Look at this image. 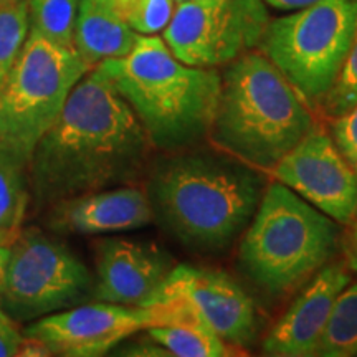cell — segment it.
I'll return each mask as SVG.
<instances>
[{
  "mask_svg": "<svg viewBox=\"0 0 357 357\" xmlns=\"http://www.w3.org/2000/svg\"><path fill=\"white\" fill-rule=\"evenodd\" d=\"M29 32V0H0V83L12 68Z\"/></svg>",
  "mask_w": 357,
  "mask_h": 357,
  "instance_id": "cell-21",
  "label": "cell"
},
{
  "mask_svg": "<svg viewBox=\"0 0 357 357\" xmlns=\"http://www.w3.org/2000/svg\"><path fill=\"white\" fill-rule=\"evenodd\" d=\"M314 128L306 98L261 52L227 65L208 137L231 158L271 171Z\"/></svg>",
  "mask_w": 357,
  "mask_h": 357,
  "instance_id": "cell-4",
  "label": "cell"
},
{
  "mask_svg": "<svg viewBox=\"0 0 357 357\" xmlns=\"http://www.w3.org/2000/svg\"><path fill=\"white\" fill-rule=\"evenodd\" d=\"M333 141L357 176V102L344 114L333 118Z\"/></svg>",
  "mask_w": 357,
  "mask_h": 357,
  "instance_id": "cell-24",
  "label": "cell"
},
{
  "mask_svg": "<svg viewBox=\"0 0 357 357\" xmlns=\"http://www.w3.org/2000/svg\"><path fill=\"white\" fill-rule=\"evenodd\" d=\"M93 288L86 265L68 247L26 229L10 245L0 307L15 323H26L86 303Z\"/></svg>",
  "mask_w": 357,
  "mask_h": 357,
  "instance_id": "cell-8",
  "label": "cell"
},
{
  "mask_svg": "<svg viewBox=\"0 0 357 357\" xmlns=\"http://www.w3.org/2000/svg\"><path fill=\"white\" fill-rule=\"evenodd\" d=\"M91 68L75 48L30 30L0 83V146L29 164L40 137L55 124L70 93Z\"/></svg>",
  "mask_w": 357,
  "mask_h": 357,
  "instance_id": "cell-6",
  "label": "cell"
},
{
  "mask_svg": "<svg viewBox=\"0 0 357 357\" xmlns=\"http://www.w3.org/2000/svg\"><path fill=\"white\" fill-rule=\"evenodd\" d=\"M321 108L329 118L344 114L357 102V24L352 37L351 48L344 63L341 66L336 82L326 95L321 98Z\"/></svg>",
  "mask_w": 357,
  "mask_h": 357,
  "instance_id": "cell-22",
  "label": "cell"
},
{
  "mask_svg": "<svg viewBox=\"0 0 357 357\" xmlns=\"http://www.w3.org/2000/svg\"><path fill=\"white\" fill-rule=\"evenodd\" d=\"M347 225H351V229L346 235L344 243L347 266H349L352 271H357V213Z\"/></svg>",
  "mask_w": 357,
  "mask_h": 357,
  "instance_id": "cell-27",
  "label": "cell"
},
{
  "mask_svg": "<svg viewBox=\"0 0 357 357\" xmlns=\"http://www.w3.org/2000/svg\"><path fill=\"white\" fill-rule=\"evenodd\" d=\"M189 318L194 316L176 300L155 301L147 306L82 303L35 319L24 336L40 339L52 356L100 357L134 334Z\"/></svg>",
  "mask_w": 357,
  "mask_h": 357,
  "instance_id": "cell-9",
  "label": "cell"
},
{
  "mask_svg": "<svg viewBox=\"0 0 357 357\" xmlns=\"http://www.w3.org/2000/svg\"><path fill=\"white\" fill-rule=\"evenodd\" d=\"M177 153L147 181L154 218L192 250H225L255 215L265 190L261 174L231 155L192 147Z\"/></svg>",
  "mask_w": 357,
  "mask_h": 357,
  "instance_id": "cell-2",
  "label": "cell"
},
{
  "mask_svg": "<svg viewBox=\"0 0 357 357\" xmlns=\"http://www.w3.org/2000/svg\"><path fill=\"white\" fill-rule=\"evenodd\" d=\"M176 2L178 3V2H184V0H176Z\"/></svg>",
  "mask_w": 357,
  "mask_h": 357,
  "instance_id": "cell-31",
  "label": "cell"
},
{
  "mask_svg": "<svg viewBox=\"0 0 357 357\" xmlns=\"http://www.w3.org/2000/svg\"><path fill=\"white\" fill-rule=\"evenodd\" d=\"M146 333L147 337L164 347L169 356L225 357L234 354L230 344L194 318L176 324L149 328Z\"/></svg>",
  "mask_w": 357,
  "mask_h": 357,
  "instance_id": "cell-17",
  "label": "cell"
},
{
  "mask_svg": "<svg viewBox=\"0 0 357 357\" xmlns=\"http://www.w3.org/2000/svg\"><path fill=\"white\" fill-rule=\"evenodd\" d=\"M176 7V0H131L128 22L137 35H158L171 24Z\"/></svg>",
  "mask_w": 357,
  "mask_h": 357,
  "instance_id": "cell-23",
  "label": "cell"
},
{
  "mask_svg": "<svg viewBox=\"0 0 357 357\" xmlns=\"http://www.w3.org/2000/svg\"><path fill=\"white\" fill-rule=\"evenodd\" d=\"M357 354V283L337 294L319 339L318 356L351 357Z\"/></svg>",
  "mask_w": 357,
  "mask_h": 357,
  "instance_id": "cell-19",
  "label": "cell"
},
{
  "mask_svg": "<svg viewBox=\"0 0 357 357\" xmlns=\"http://www.w3.org/2000/svg\"><path fill=\"white\" fill-rule=\"evenodd\" d=\"M319 2V0H265L266 6L276 8V10L283 12H293L300 10V8H305L307 6H312V3Z\"/></svg>",
  "mask_w": 357,
  "mask_h": 357,
  "instance_id": "cell-28",
  "label": "cell"
},
{
  "mask_svg": "<svg viewBox=\"0 0 357 357\" xmlns=\"http://www.w3.org/2000/svg\"><path fill=\"white\" fill-rule=\"evenodd\" d=\"M271 174L337 223L347 225L357 213V176L318 126L278 160Z\"/></svg>",
  "mask_w": 357,
  "mask_h": 357,
  "instance_id": "cell-11",
  "label": "cell"
},
{
  "mask_svg": "<svg viewBox=\"0 0 357 357\" xmlns=\"http://www.w3.org/2000/svg\"><path fill=\"white\" fill-rule=\"evenodd\" d=\"M351 276L342 263L319 268L298 294L284 316L263 341V354L273 357L318 356L319 339L337 294L349 284Z\"/></svg>",
  "mask_w": 357,
  "mask_h": 357,
  "instance_id": "cell-14",
  "label": "cell"
},
{
  "mask_svg": "<svg viewBox=\"0 0 357 357\" xmlns=\"http://www.w3.org/2000/svg\"><path fill=\"white\" fill-rule=\"evenodd\" d=\"M29 204V164L0 146V230L19 231Z\"/></svg>",
  "mask_w": 357,
  "mask_h": 357,
  "instance_id": "cell-18",
  "label": "cell"
},
{
  "mask_svg": "<svg viewBox=\"0 0 357 357\" xmlns=\"http://www.w3.org/2000/svg\"><path fill=\"white\" fill-rule=\"evenodd\" d=\"M24 334L19 331L15 321L0 307V357L17 356Z\"/></svg>",
  "mask_w": 357,
  "mask_h": 357,
  "instance_id": "cell-25",
  "label": "cell"
},
{
  "mask_svg": "<svg viewBox=\"0 0 357 357\" xmlns=\"http://www.w3.org/2000/svg\"><path fill=\"white\" fill-rule=\"evenodd\" d=\"M339 227L281 182L263 190L238 248L245 276L270 294L291 291L336 253Z\"/></svg>",
  "mask_w": 357,
  "mask_h": 357,
  "instance_id": "cell-5",
  "label": "cell"
},
{
  "mask_svg": "<svg viewBox=\"0 0 357 357\" xmlns=\"http://www.w3.org/2000/svg\"><path fill=\"white\" fill-rule=\"evenodd\" d=\"M155 149L129 102L93 66L70 93L55 124L29 160L30 197L37 208L144 176Z\"/></svg>",
  "mask_w": 357,
  "mask_h": 357,
  "instance_id": "cell-1",
  "label": "cell"
},
{
  "mask_svg": "<svg viewBox=\"0 0 357 357\" xmlns=\"http://www.w3.org/2000/svg\"><path fill=\"white\" fill-rule=\"evenodd\" d=\"M17 356L19 357H47V356H52V352L47 346L43 344L42 341H40V339L24 336L22 337L19 351H17Z\"/></svg>",
  "mask_w": 357,
  "mask_h": 357,
  "instance_id": "cell-26",
  "label": "cell"
},
{
  "mask_svg": "<svg viewBox=\"0 0 357 357\" xmlns=\"http://www.w3.org/2000/svg\"><path fill=\"white\" fill-rule=\"evenodd\" d=\"M8 255H10V245H0V294H2L3 283H6Z\"/></svg>",
  "mask_w": 357,
  "mask_h": 357,
  "instance_id": "cell-29",
  "label": "cell"
},
{
  "mask_svg": "<svg viewBox=\"0 0 357 357\" xmlns=\"http://www.w3.org/2000/svg\"><path fill=\"white\" fill-rule=\"evenodd\" d=\"M48 208V225L61 234L126 231L141 229L154 220L146 190L132 184L63 199Z\"/></svg>",
  "mask_w": 357,
  "mask_h": 357,
  "instance_id": "cell-15",
  "label": "cell"
},
{
  "mask_svg": "<svg viewBox=\"0 0 357 357\" xmlns=\"http://www.w3.org/2000/svg\"><path fill=\"white\" fill-rule=\"evenodd\" d=\"M129 102L155 149L177 153L207 139L222 75L181 61L158 35H137L128 55L96 65Z\"/></svg>",
  "mask_w": 357,
  "mask_h": 357,
  "instance_id": "cell-3",
  "label": "cell"
},
{
  "mask_svg": "<svg viewBox=\"0 0 357 357\" xmlns=\"http://www.w3.org/2000/svg\"><path fill=\"white\" fill-rule=\"evenodd\" d=\"M131 0H79L75 50L91 66L131 52L137 33L128 22Z\"/></svg>",
  "mask_w": 357,
  "mask_h": 357,
  "instance_id": "cell-16",
  "label": "cell"
},
{
  "mask_svg": "<svg viewBox=\"0 0 357 357\" xmlns=\"http://www.w3.org/2000/svg\"><path fill=\"white\" fill-rule=\"evenodd\" d=\"M357 24V0H319L268 22L258 47L307 101L336 82Z\"/></svg>",
  "mask_w": 357,
  "mask_h": 357,
  "instance_id": "cell-7",
  "label": "cell"
},
{
  "mask_svg": "<svg viewBox=\"0 0 357 357\" xmlns=\"http://www.w3.org/2000/svg\"><path fill=\"white\" fill-rule=\"evenodd\" d=\"M268 22L265 0H184L162 33L181 61L217 68L258 47Z\"/></svg>",
  "mask_w": 357,
  "mask_h": 357,
  "instance_id": "cell-10",
  "label": "cell"
},
{
  "mask_svg": "<svg viewBox=\"0 0 357 357\" xmlns=\"http://www.w3.org/2000/svg\"><path fill=\"white\" fill-rule=\"evenodd\" d=\"M174 268L171 257L154 243L108 238L98 243L93 300L129 306L154 301Z\"/></svg>",
  "mask_w": 357,
  "mask_h": 357,
  "instance_id": "cell-13",
  "label": "cell"
},
{
  "mask_svg": "<svg viewBox=\"0 0 357 357\" xmlns=\"http://www.w3.org/2000/svg\"><path fill=\"white\" fill-rule=\"evenodd\" d=\"M166 300L181 301L200 324L234 347L248 346L257 334L252 298L218 270L174 266L153 303Z\"/></svg>",
  "mask_w": 357,
  "mask_h": 357,
  "instance_id": "cell-12",
  "label": "cell"
},
{
  "mask_svg": "<svg viewBox=\"0 0 357 357\" xmlns=\"http://www.w3.org/2000/svg\"><path fill=\"white\" fill-rule=\"evenodd\" d=\"M12 2H19V0H12Z\"/></svg>",
  "mask_w": 357,
  "mask_h": 357,
  "instance_id": "cell-32",
  "label": "cell"
},
{
  "mask_svg": "<svg viewBox=\"0 0 357 357\" xmlns=\"http://www.w3.org/2000/svg\"><path fill=\"white\" fill-rule=\"evenodd\" d=\"M22 230V229H20ZM19 230V231H20ZM19 231H6V230H0V245H12L13 240L17 238Z\"/></svg>",
  "mask_w": 357,
  "mask_h": 357,
  "instance_id": "cell-30",
  "label": "cell"
},
{
  "mask_svg": "<svg viewBox=\"0 0 357 357\" xmlns=\"http://www.w3.org/2000/svg\"><path fill=\"white\" fill-rule=\"evenodd\" d=\"M79 0H29L30 30L61 47L75 48Z\"/></svg>",
  "mask_w": 357,
  "mask_h": 357,
  "instance_id": "cell-20",
  "label": "cell"
}]
</instances>
